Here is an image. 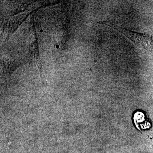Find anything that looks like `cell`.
Returning <instances> with one entry per match:
<instances>
[{
	"label": "cell",
	"mask_w": 153,
	"mask_h": 153,
	"mask_svg": "<svg viewBox=\"0 0 153 153\" xmlns=\"http://www.w3.org/2000/svg\"><path fill=\"white\" fill-rule=\"evenodd\" d=\"M109 26L124 35L138 47L148 49L151 47L152 37L145 33H138L107 22L99 23Z\"/></svg>",
	"instance_id": "1"
},
{
	"label": "cell",
	"mask_w": 153,
	"mask_h": 153,
	"mask_svg": "<svg viewBox=\"0 0 153 153\" xmlns=\"http://www.w3.org/2000/svg\"><path fill=\"white\" fill-rule=\"evenodd\" d=\"M55 48H56V49H58L59 48H60V45H59L57 44L55 45Z\"/></svg>",
	"instance_id": "2"
},
{
	"label": "cell",
	"mask_w": 153,
	"mask_h": 153,
	"mask_svg": "<svg viewBox=\"0 0 153 153\" xmlns=\"http://www.w3.org/2000/svg\"><path fill=\"white\" fill-rule=\"evenodd\" d=\"M43 31H44V30H43V29H41V30H40V32H41V33H43Z\"/></svg>",
	"instance_id": "3"
}]
</instances>
